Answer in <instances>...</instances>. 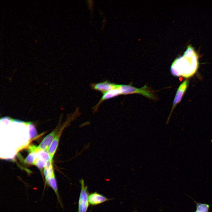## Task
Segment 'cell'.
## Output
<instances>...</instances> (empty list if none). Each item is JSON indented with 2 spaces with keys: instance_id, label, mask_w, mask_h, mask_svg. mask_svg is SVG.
<instances>
[{
  "instance_id": "cell-1",
  "label": "cell",
  "mask_w": 212,
  "mask_h": 212,
  "mask_svg": "<svg viewBox=\"0 0 212 212\" xmlns=\"http://www.w3.org/2000/svg\"><path fill=\"white\" fill-rule=\"evenodd\" d=\"M198 64V54L190 45L183 55L174 61L171 67V72L175 76L189 77L196 72Z\"/></svg>"
},
{
  "instance_id": "cell-2",
  "label": "cell",
  "mask_w": 212,
  "mask_h": 212,
  "mask_svg": "<svg viewBox=\"0 0 212 212\" xmlns=\"http://www.w3.org/2000/svg\"><path fill=\"white\" fill-rule=\"evenodd\" d=\"M121 95H127L133 93L139 94L150 99H155V97L151 90L146 85L140 88H136L130 85H121Z\"/></svg>"
},
{
  "instance_id": "cell-3",
  "label": "cell",
  "mask_w": 212,
  "mask_h": 212,
  "mask_svg": "<svg viewBox=\"0 0 212 212\" xmlns=\"http://www.w3.org/2000/svg\"><path fill=\"white\" fill-rule=\"evenodd\" d=\"M80 183L81 189L78 202L77 212H87L89 205L87 186L85 185L83 179H81Z\"/></svg>"
},
{
  "instance_id": "cell-4",
  "label": "cell",
  "mask_w": 212,
  "mask_h": 212,
  "mask_svg": "<svg viewBox=\"0 0 212 212\" xmlns=\"http://www.w3.org/2000/svg\"><path fill=\"white\" fill-rule=\"evenodd\" d=\"M120 85L111 82L107 80L96 83H91L90 86L94 90L98 91L102 94L111 90L118 88Z\"/></svg>"
},
{
  "instance_id": "cell-5",
  "label": "cell",
  "mask_w": 212,
  "mask_h": 212,
  "mask_svg": "<svg viewBox=\"0 0 212 212\" xmlns=\"http://www.w3.org/2000/svg\"><path fill=\"white\" fill-rule=\"evenodd\" d=\"M57 128L45 137L39 146H35V152H38L41 151L47 152L54 138L57 135Z\"/></svg>"
},
{
  "instance_id": "cell-6",
  "label": "cell",
  "mask_w": 212,
  "mask_h": 212,
  "mask_svg": "<svg viewBox=\"0 0 212 212\" xmlns=\"http://www.w3.org/2000/svg\"><path fill=\"white\" fill-rule=\"evenodd\" d=\"M69 121L68 120L65 122L64 125L60 128L47 151L52 160L58 147L59 140L62 132L65 127L69 124Z\"/></svg>"
},
{
  "instance_id": "cell-7",
  "label": "cell",
  "mask_w": 212,
  "mask_h": 212,
  "mask_svg": "<svg viewBox=\"0 0 212 212\" xmlns=\"http://www.w3.org/2000/svg\"><path fill=\"white\" fill-rule=\"evenodd\" d=\"M120 86L117 88L111 90L103 94L98 103L93 107L94 112H97L100 105L104 101L110 99L121 95Z\"/></svg>"
},
{
  "instance_id": "cell-8",
  "label": "cell",
  "mask_w": 212,
  "mask_h": 212,
  "mask_svg": "<svg viewBox=\"0 0 212 212\" xmlns=\"http://www.w3.org/2000/svg\"><path fill=\"white\" fill-rule=\"evenodd\" d=\"M188 80H186L184 81L178 87L175 96L173 104L172 109L170 115L168 117V121L169 120V117L173 110L175 106L181 101L182 97L185 92L188 85Z\"/></svg>"
},
{
  "instance_id": "cell-9",
  "label": "cell",
  "mask_w": 212,
  "mask_h": 212,
  "mask_svg": "<svg viewBox=\"0 0 212 212\" xmlns=\"http://www.w3.org/2000/svg\"><path fill=\"white\" fill-rule=\"evenodd\" d=\"M88 199L90 205L95 206L103 203L111 199L108 198L103 195L95 192L90 194Z\"/></svg>"
},
{
  "instance_id": "cell-10",
  "label": "cell",
  "mask_w": 212,
  "mask_h": 212,
  "mask_svg": "<svg viewBox=\"0 0 212 212\" xmlns=\"http://www.w3.org/2000/svg\"><path fill=\"white\" fill-rule=\"evenodd\" d=\"M196 211L197 212H208L209 205L206 203L196 202Z\"/></svg>"
},
{
  "instance_id": "cell-11",
  "label": "cell",
  "mask_w": 212,
  "mask_h": 212,
  "mask_svg": "<svg viewBox=\"0 0 212 212\" xmlns=\"http://www.w3.org/2000/svg\"><path fill=\"white\" fill-rule=\"evenodd\" d=\"M36 153H30L26 158L25 163L28 164H33L36 157Z\"/></svg>"
},
{
  "instance_id": "cell-12",
  "label": "cell",
  "mask_w": 212,
  "mask_h": 212,
  "mask_svg": "<svg viewBox=\"0 0 212 212\" xmlns=\"http://www.w3.org/2000/svg\"><path fill=\"white\" fill-rule=\"evenodd\" d=\"M29 127L30 137L31 138H33L37 135V132L34 127L30 123L29 124Z\"/></svg>"
},
{
  "instance_id": "cell-13",
  "label": "cell",
  "mask_w": 212,
  "mask_h": 212,
  "mask_svg": "<svg viewBox=\"0 0 212 212\" xmlns=\"http://www.w3.org/2000/svg\"><path fill=\"white\" fill-rule=\"evenodd\" d=\"M197 212V211H195V212Z\"/></svg>"
}]
</instances>
